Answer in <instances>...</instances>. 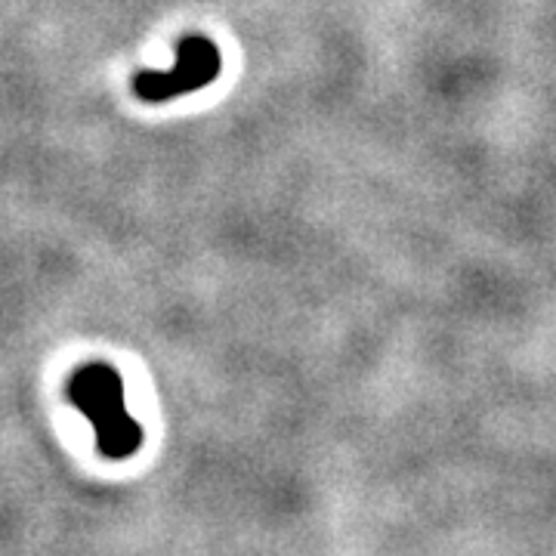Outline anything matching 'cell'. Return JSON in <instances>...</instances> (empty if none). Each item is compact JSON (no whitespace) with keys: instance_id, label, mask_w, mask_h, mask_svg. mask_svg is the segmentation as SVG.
I'll list each match as a JSON object with an SVG mask.
<instances>
[{"instance_id":"6da1fadb","label":"cell","mask_w":556,"mask_h":556,"mask_svg":"<svg viewBox=\"0 0 556 556\" xmlns=\"http://www.w3.org/2000/svg\"><path fill=\"white\" fill-rule=\"evenodd\" d=\"M65 399L90 420L105 457H130L142 445V427L127 415L121 375L105 362L80 365L65 383Z\"/></svg>"},{"instance_id":"7a4b0ae2","label":"cell","mask_w":556,"mask_h":556,"mask_svg":"<svg viewBox=\"0 0 556 556\" xmlns=\"http://www.w3.org/2000/svg\"><path fill=\"white\" fill-rule=\"evenodd\" d=\"M219 50L214 40L192 35L182 38L177 47V62L167 72L146 68L134 78V93L142 102H170L182 93H195L201 87L214 84L219 75Z\"/></svg>"}]
</instances>
